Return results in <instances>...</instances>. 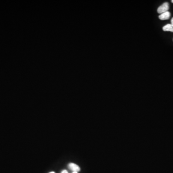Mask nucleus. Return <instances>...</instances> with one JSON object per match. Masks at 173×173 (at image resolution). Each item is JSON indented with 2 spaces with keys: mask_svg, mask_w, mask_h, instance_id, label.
Listing matches in <instances>:
<instances>
[{
  "mask_svg": "<svg viewBox=\"0 0 173 173\" xmlns=\"http://www.w3.org/2000/svg\"><path fill=\"white\" fill-rule=\"evenodd\" d=\"M169 9V4L167 2H165L158 7L157 9V12L159 14H162L164 13L167 12Z\"/></svg>",
  "mask_w": 173,
  "mask_h": 173,
  "instance_id": "1",
  "label": "nucleus"
},
{
  "mask_svg": "<svg viewBox=\"0 0 173 173\" xmlns=\"http://www.w3.org/2000/svg\"><path fill=\"white\" fill-rule=\"evenodd\" d=\"M68 167L69 168V169L71 171H72L73 172H78L80 171V168L79 166L77 164H74V163L69 164L68 165Z\"/></svg>",
  "mask_w": 173,
  "mask_h": 173,
  "instance_id": "2",
  "label": "nucleus"
},
{
  "mask_svg": "<svg viewBox=\"0 0 173 173\" xmlns=\"http://www.w3.org/2000/svg\"><path fill=\"white\" fill-rule=\"evenodd\" d=\"M170 15H171L170 13L168 12V11H167V12L161 14L159 16V18L162 20H167V19H168L170 18Z\"/></svg>",
  "mask_w": 173,
  "mask_h": 173,
  "instance_id": "3",
  "label": "nucleus"
},
{
  "mask_svg": "<svg viewBox=\"0 0 173 173\" xmlns=\"http://www.w3.org/2000/svg\"><path fill=\"white\" fill-rule=\"evenodd\" d=\"M163 29L164 31H170L173 32V27L171 24H167L163 27Z\"/></svg>",
  "mask_w": 173,
  "mask_h": 173,
  "instance_id": "4",
  "label": "nucleus"
},
{
  "mask_svg": "<svg viewBox=\"0 0 173 173\" xmlns=\"http://www.w3.org/2000/svg\"><path fill=\"white\" fill-rule=\"evenodd\" d=\"M61 173H68V172H67V171L66 170H63L62 171V172H61Z\"/></svg>",
  "mask_w": 173,
  "mask_h": 173,
  "instance_id": "5",
  "label": "nucleus"
},
{
  "mask_svg": "<svg viewBox=\"0 0 173 173\" xmlns=\"http://www.w3.org/2000/svg\"><path fill=\"white\" fill-rule=\"evenodd\" d=\"M171 25H172V26L173 27V18H172V19H171Z\"/></svg>",
  "mask_w": 173,
  "mask_h": 173,
  "instance_id": "6",
  "label": "nucleus"
},
{
  "mask_svg": "<svg viewBox=\"0 0 173 173\" xmlns=\"http://www.w3.org/2000/svg\"><path fill=\"white\" fill-rule=\"evenodd\" d=\"M49 173H55V172H51Z\"/></svg>",
  "mask_w": 173,
  "mask_h": 173,
  "instance_id": "7",
  "label": "nucleus"
},
{
  "mask_svg": "<svg viewBox=\"0 0 173 173\" xmlns=\"http://www.w3.org/2000/svg\"><path fill=\"white\" fill-rule=\"evenodd\" d=\"M72 173H78V172H74Z\"/></svg>",
  "mask_w": 173,
  "mask_h": 173,
  "instance_id": "8",
  "label": "nucleus"
},
{
  "mask_svg": "<svg viewBox=\"0 0 173 173\" xmlns=\"http://www.w3.org/2000/svg\"><path fill=\"white\" fill-rule=\"evenodd\" d=\"M171 2L172 3H173V0H172V1H171Z\"/></svg>",
  "mask_w": 173,
  "mask_h": 173,
  "instance_id": "9",
  "label": "nucleus"
}]
</instances>
